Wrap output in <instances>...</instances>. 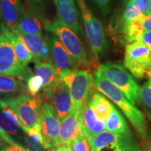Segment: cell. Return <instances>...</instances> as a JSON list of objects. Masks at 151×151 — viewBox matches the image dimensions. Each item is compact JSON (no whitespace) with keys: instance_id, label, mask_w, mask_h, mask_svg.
<instances>
[{"instance_id":"d590c367","label":"cell","mask_w":151,"mask_h":151,"mask_svg":"<svg viewBox=\"0 0 151 151\" xmlns=\"http://www.w3.org/2000/svg\"><path fill=\"white\" fill-rule=\"evenodd\" d=\"M50 151H67V146H61Z\"/></svg>"},{"instance_id":"f546056e","label":"cell","mask_w":151,"mask_h":151,"mask_svg":"<svg viewBox=\"0 0 151 151\" xmlns=\"http://www.w3.org/2000/svg\"><path fill=\"white\" fill-rule=\"evenodd\" d=\"M139 21L142 24L145 32H151V13L146 15H143Z\"/></svg>"},{"instance_id":"8d00e7d4","label":"cell","mask_w":151,"mask_h":151,"mask_svg":"<svg viewBox=\"0 0 151 151\" xmlns=\"http://www.w3.org/2000/svg\"><path fill=\"white\" fill-rule=\"evenodd\" d=\"M146 151H151V139L147 143L146 147Z\"/></svg>"},{"instance_id":"52a82bcc","label":"cell","mask_w":151,"mask_h":151,"mask_svg":"<svg viewBox=\"0 0 151 151\" xmlns=\"http://www.w3.org/2000/svg\"><path fill=\"white\" fill-rule=\"evenodd\" d=\"M76 2L81 11L90 48L94 57L98 59L108 47V41L103 24L92 14L87 6L86 0H76Z\"/></svg>"},{"instance_id":"d6a6232c","label":"cell","mask_w":151,"mask_h":151,"mask_svg":"<svg viewBox=\"0 0 151 151\" xmlns=\"http://www.w3.org/2000/svg\"><path fill=\"white\" fill-rule=\"evenodd\" d=\"M139 41L146 45L151 53V32H143L139 39Z\"/></svg>"},{"instance_id":"2e32d148","label":"cell","mask_w":151,"mask_h":151,"mask_svg":"<svg viewBox=\"0 0 151 151\" xmlns=\"http://www.w3.org/2000/svg\"><path fill=\"white\" fill-rule=\"evenodd\" d=\"M20 0H1L0 18L7 29L14 30L24 12Z\"/></svg>"},{"instance_id":"f1b7e54d","label":"cell","mask_w":151,"mask_h":151,"mask_svg":"<svg viewBox=\"0 0 151 151\" xmlns=\"http://www.w3.org/2000/svg\"><path fill=\"white\" fill-rule=\"evenodd\" d=\"M140 8L141 12L144 15L151 13L150 0H134Z\"/></svg>"},{"instance_id":"ac0fdd59","label":"cell","mask_w":151,"mask_h":151,"mask_svg":"<svg viewBox=\"0 0 151 151\" xmlns=\"http://www.w3.org/2000/svg\"><path fill=\"white\" fill-rule=\"evenodd\" d=\"M43 24L37 14L31 11L24 10L14 30L24 35H42Z\"/></svg>"},{"instance_id":"f35d334b","label":"cell","mask_w":151,"mask_h":151,"mask_svg":"<svg viewBox=\"0 0 151 151\" xmlns=\"http://www.w3.org/2000/svg\"><path fill=\"white\" fill-rule=\"evenodd\" d=\"M67 151H73L72 148H71V147L70 145L67 146Z\"/></svg>"},{"instance_id":"277c9868","label":"cell","mask_w":151,"mask_h":151,"mask_svg":"<svg viewBox=\"0 0 151 151\" xmlns=\"http://www.w3.org/2000/svg\"><path fill=\"white\" fill-rule=\"evenodd\" d=\"M0 74L11 76L22 81H27L32 71L28 66L20 63L11 42L9 29L0 26Z\"/></svg>"},{"instance_id":"ffe728a7","label":"cell","mask_w":151,"mask_h":151,"mask_svg":"<svg viewBox=\"0 0 151 151\" xmlns=\"http://www.w3.org/2000/svg\"><path fill=\"white\" fill-rule=\"evenodd\" d=\"M25 93L29 94L27 86L22 80L11 76L0 74V98L15 97Z\"/></svg>"},{"instance_id":"7402d4cb","label":"cell","mask_w":151,"mask_h":151,"mask_svg":"<svg viewBox=\"0 0 151 151\" xmlns=\"http://www.w3.org/2000/svg\"><path fill=\"white\" fill-rule=\"evenodd\" d=\"M106 129L118 134H132L123 116L113 105L110 116L106 121Z\"/></svg>"},{"instance_id":"836d02e7","label":"cell","mask_w":151,"mask_h":151,"mask_svg":"<svg viewBox=\"0 0 151 151\" xmlns=\"http://www.w3.org/2000/svg\"><path fill=\"white\" fill-rule=\"evenodd\" d=\"M0 151H24L23 147L15 143L14 144H8L0 148Z\"/></svg>"},{"instance_id":"4fadbf2b","label":"cell","mask_w":151,"mask_h":151,"mask_svg":"<svg viewBox=\"0 0 151 151\" xmlns=\"http://www.w3.org/2000/svg\"><path fill=\"white\" fill-rule=\"evenodd\" d=\"M105 122L99 120L89 102L83 108L79 118L78 135L86 138L88 141L104 131Z\"/></svg>"},{"instance_id":"7bdbcfd3","label":"cell","mask_w":151,"mask_h":151,"mask_svg":"<svg viewBox=\"0 0 151 151\" xmlns=\"http://www.w3.org/2000/svg\"><path fill=\"white\" fill-rule=\"evenodd\" d=\"M0 1H1V0H0Z\"/></svg>"},{"instance_id":"e575fe53","label":"cell","mask_w":151,"mask_h":151,"mask_svg":"<svg viewBox=\"0 0 151 151\" xmlns=\"http://www.w3.org/2000/svg\"><path fill=\"white\" fill-rule=\"evenodd\" d=\"M27 1L32 5L41 6L44 3L45 0H27Z\"/></svg>"},{"instance_id":"60d3db41","label":"cell","mask_w":151,"mask_h":151,"mask_svg":"<svg viewBox=\"0 0 151 151\" xmlns=\"http://www.w3.org/2000/svg\"><path fill=\"white\" fill-rule=\"evenodd\" d=\"M150 69H151V66H150Z\"/></svg>"},{"instance_id":"6da1fadb","label":"cell","mask_w":151,"mask_h":151,"mask_svg":"<svg viewBox=\"0 0 151 151\" xmlns=\"http://www.w3.org/2000/svg\"><path fill=\"white\" fill-rule=\"evenodd\" d=\"M94 86L121 109L137 133L143 139L147 138L146 121L143 114L127 99L124 94L112 83L105 78L99 71L94 73Z\"/></svg>"},{"instance_id":"1f68e13d","label":"cell","mask_w":151,"mask_h":151,"mask_svg":"<svg viewBox=\"0 0 151 151\" xmlns=\"http://www.w3.org/2000/svg\"><path fill=\"white\" fill-rule=\"evenodd\" d=\"M16 142L11 138L0 129V148L8 144H14Z\"/></svg>"},{"instance_id":"b9f144b4","label":"cell","mask_w":151,"mask_h":151,"mask_svg":"<svg viewBox=\"0 0 151 151\" xmlns=\"http://www.w3.org/2000/svg\"><path fill=\"white\" fill-rule=\"evenodd\" d=\"M150 3H151V0H150Z\"/></svg>"},{"instance_id":"ee69618b","label":"cell","mask_w":151,"mask_h":151,"mask_svg":"<svg viewBox=\"0 0 151 151\" xmlns=\"http://www.w3.org/2000/svg\"><path fill=\"white\" fill-rule=\"evenodd\" d=\"M150 81H151V80H150Z\"/></svg>"},{"instance_id":"5bb4252c","label":"cell","mask_w":151,"mask_h":151,"mask_svg":"<svg viewBox=\"0 0 151 151\" xmlns=\"http://www.w3.org/2000/svg\"><path fill=\"white\" fill-rule=\"evenodd\" d=\"M58 18L78 35H81L78 13L74 0H54Z\"/></svg>"},{"instance_id":"4dcf8cb0","label":"cell","mask_w":151,"mask_h":151,"mask_svg":"<svg viewBox=\"0 0 151 151\" xmlns=\"http://www.w3.org/2000/svg\"><path fill=\"white\" fill-rule=\"evenodd\" d=\"M93 1L98 6L104 16H106L108 14L111 0H93Z\"/></svg>"},{"instance_id":"8992f818","label":"cell","mask_w":151,"mask_h":151,"mask_svg":"<svg viewBox=\"0 0 151 151\" xmlns=\"http://www.w3.org/2000/svg\"><path fill=\"white\" fill-rule=\"evenodd\" d=\"M97 70L107 80L118 88L134 105L139 99V85L121 64L106 62L101 64Z\"/></svg>"},{"instance_id":"74e56055","label":"cell","mask_w":151,"mask_h":151,"mask_svg":"<svg viewBox=\"0 0 151 151\" xmlns=\"http://www.w3.org/2000/svg\"><path fill=\"white\" fill-rule=\"evenodd\" d=\"M146 74L148 76V78H150V80H151V69H150L148 71H147Z\"/></svg>"},{"instance_id":"cb8c5ba5","label":"cell","mask_w":151,"mask_h":151,"mask_svg":"<svg viewBox=\"0 0 151 151\" xmlns=\"http://www.w3.org/2000/svg\"><path fill=\"white\" fill-rule=\"evenodd\" d=\"M9 34L18 60L22 65L28 66V63L33 60V56L22 39L21 35L14 29H9Z\"/></svg>"},{"instance_id":"44dd1931","label":"cell","mask_w":151,"mask_h":151,"mask_svg":"<svg viewBox=\"0 0 151 151\" xmlns=\"http://www.w3.org/2000/svg\"><path fill=\"white\" fill-rule=\"evenodd\" d=\"M35 75L41 77L43 81V91L54 89L58 86L60 80L58 74L51 64L41 62L35 66Z\"/></svg>"},{"instance_id":"ab89813d","label":"cell","mask_w":151,"mask_h":151,"mask_svg":"<svg viewBox=\"0 0 151 151\" xmlns=\"http://www.w3.org/2000/svg\"><path fill=\"white\" fill-rule=\"evenodd\" d=\"M24 151H32V150H29V149H24Z\"/></svg>"},{"instance_id":"d4e9b609","label":"cell","mask_w":151,"mask_h":151,"mask_svg":"<svg viewBox=\"0 0 151 151\" xmlns=\"http://www.w3.org/2000/svg\"><path fill=\"white\" fill-rule=\"evenodd\" d=\"M27 89L30 95L38 97L43 89V81L41 77L37 75H32L27 81Z\"/></svg>"},{"instance_id":"8fae6325","label":"cell","mask_w":151,"mask_h":151,"mask_svg":"<svg viewBox=\"0 0 151 151\" xmlns=\"http://www.w3.org/2000/svg\"><path fill=\"white\" fill-rule=\"evenodd\" d=\"M39 123L43 138V148L52 150L60 146V120L57 118L49 104L43 100Z\"/></svg>"},{"instance_id":"e0dca14e","label":"cell","mask_w":151,"mask_h":151,"mask_svg":"<svg viewBox=\"0 0 151 151\" xmlns=\"http://www.w3.org/2000/svg\"><path fill=\"white\" fill-rule=\"evenodd\" d=\"M81 111L73 110L60 122V146H69L79 134V118Z\"/></svg>"},{"instance_id":"5b68a950","label":"cell","mask_w":151,"mask_h":151,"mask_svg":"<svg viewBox=\"0 0 151 151\" xmlns=\"http://www.w3.org/2000/svg\"><path fill=\"white\" fill-rule=\"evenodd\" d=\"M4 99L16 113L20 127L25 132L27 133L39 122L43 103L40 95L33 97L29 94H22L15 97L4 98Z\"/></svg>"},{"instance_id":"484cf974","label":"cell","mask_w":151,"mask_h":151,"mask_svg":"<svg viewBox=\"0 0 151 151\" xmlns=\"http://www.w3.org/2000/svg\"><path fill=\"white\" fill-rule=\"evenodd\" d=\"M27 134L29 137V145L32 146V148L37 151L41 146L43 147V138L39 122L27 132Z\"/></svg>"},{"instance_id":"ba28073f","label":"cell","mask_w":151,"mask_h":151,"mask_svg":"<svg viewBox=\"0 0 151 151\" xmlns=\"http://www.w3.org/2000/svg\"><path fill=\"white\" fill-rule=\"evenodd\" d=\"M91 151H141L132 134H118L103 131L90 141Z\"/></svg>"},{"instance_id":"7c38bea8","label":"cell","mask_w":151,"mask_h":151,"mask_svg":"<svg viewBox=\"0 0 151 151\" xmlns=\"http://www.w3.org/2000/svg\"><path fill=\"white\" fill-rule=\"evenodd\" d=\"M50 50V64L55 69L58 76L70 69L75 68L72 58L66 50L61 41L53 34L47 36Z\"/></svg>"},{"instance_id":"4316f807","label":"cell","mask_w":151,"mask_h":151,"mask_svg":"<svg viewBox=\"0 0 151 151\" xmlns=\"http://www.w3.org/2000/svg\"><path fill=\"white\" fill-rule=\"evenodd\" d=\"M139 98L143 104L151 113V81H148L139 87Z\"/></svg>"},{"instance_id":"9c48e42d","label":"cell","mask_w":151,"mask_h":151,"mask_svg":"<svg viewBox=\"0 0 151 151\" xmlns=\"http://www.w3.org/2000/svg\"><path fill=\"white\" fill-rule=\"evenodd\" d=\"M124 65L135 78H143L151 66L150 50L139 40L127 44Z\"/></svg>"},{"instance_id":"30bf717a","label":"cell","mask_w":151,"mask_h":151,"mask_svg":"<svg viewBox=\"0 0 151 151\" xmlns=\"http://www.w3.org/2000/svg\"><path fill=\"white\" fill-rule=\"evenodd\" d=\"M45 102L50 104L55 115L60 121L73 110V105L69 86L60 81L54 89L43 91L39 94Z\"/></svg>"},{"instance_id":"3957f363","label":"cell","mask_w":151,"mask_h":151,"mask_svg":"<svg viewBox=\"0 0 151 151\" xmlns=\"http://www.w3.org/2000/svg\"><path fill=\"white\" fill-rule=\"evenodd\" d=\"M58 79L69 86L73 110L82 111L89 100L94 85V75L85 69H70L61 73Z\"/></svg>"},{"instance_id":"83f0119b","label":"cell","mask_w":151,"mask_h":151,"mask_svg":"<svg viewBox=\"0 0 151 151\" xmlns=\"http://www.w3.org/2000/svg\"><path fill=\"white\" fill-rule=\"evenodd\" d=\"M70 146L73 151H91L90 143L86 138L78 135Z\"/></svg>"},{"instance_id":"603a6c76","label":"cell","mask_w":151,"mask_h":151,"mask_svg":"<svg viewBox=\"0 0 151 151\" xmlns=\"http://www.w3.org/2000/svg\"><path fill=\"white\" fill-rule=\"evenodd\" d=\"M88 102L91 105L97 118L104 122L106 121L112 111V104L106 99L104 96L98 92H94L92 94Z\"/></svg>"},{"instance_id":"d6986e66","label":"cell","mask_w":151,"mask_h":151,"mask_svg":"<svg viewBox=\"0 0 151 151\" xmlns=\"http://www.w3.org/2000/svg\"><path fill=\"white\" fill-rule=\"evenodd\" d=\"M0 129L10 137L15 135L20 127V121L13 109L0 98Z\"/></svg>"},{"instance_id":"7a4b0ae2","label":"cell","mask_w":151,"mask_h":151,"mask_svg":"<svg viewBox=\"0 0 151 151\" xmlns=\"http://www.w3.org/2000/svg\"><path fill=\"white\" fill-rule=\"evenodd\" d=\"M47 31L53 34L61 41L72 58L75 67H87L89 64L88 55L78 35L59 18L43 22Z\"/></svg>"},{"instance_id":"9a60e30c","label":"cell","mask_w":151,"mask_h":151,"mask_svg":"<svg viewBox=\"0 0 151 151\" xmlns=\"http://www.w3.org/2000/svg\"><path fill=\"white\" fill-rule=\"evenodd\" d=\"M20 35L32 55L35 65L41 61L50 64V50L47 39H43L42 35Z\"/></svg>"}]
</instances>
